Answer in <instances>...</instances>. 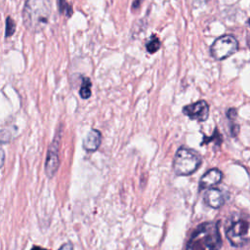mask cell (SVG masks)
Here are the masks:
<instances>
[{
    "label": "cell",
    "mask_w": 250,
    "mask_h": 250,
    "mask_svg": "<svg viewBox=\"0 0 250 250\" xmlns=\"http://www.w3.org/2000/svg\"><path fill=\"white\" fill-rule=\"evenodd\" d=\"M231 128H232V129H231L232 135H233V136H236V134L239 132V126H238V125H234V126H232Z\"/></svg>",
    "instance_id": "cell-18"
},
{
    "label": "cell",
    "mask_w": 250,
    "mask_h": 250,
    "mask_svg": "<svg viewBox=\"0 0 250 250\" xmlns=\"http://www.w3.org/2000/svg\"><path fill=\"white\" fill-rule=\"evenodd\" d=\"M91 86H92V82L91 80L88 78V77H84L83 78V81H82V84H81V88L79 90V94H80V97L82 99H89L91 97Z\"/></svg>",
    "instance_id": "cell-11"
},
{
    "label": "cell",
    "mask_w": 250,
    "mask_h": 250,
    "mask_svg": "<svg viewBox=\"0 0 250 250\" xmlns=\"http://www.w3.org/2000/svg\"><path fill=\"white\" fill-rule=\"evenodd\" d=\"M183 113L192 120L202 122L208 118L209 105L205 101L200 100L193 104L185 105L183 107Z\"/></svg>",
    "instance_id": "cell-6"
},
{
    "label": "cell",
    "mask_w": 250,
    "mask_h": 250,
    "mask_svg": "<svg viewBox=\"0 0 250 250\" xmlns=\"http://www.w3.org/2000/svg\"><path fill=\"white\" fill-rule=\"evenodd\" d=\"M196 2H198L199 4H205L206 2H208V0H195Z\"/></svg>",
    "instance_id": "cell-20"
},
{
    "label": "cell",
    "mask_w": 250,
    "mask_h": 250,
    "mask_svg": "<svg viewBox=\"0 0 250 250\" xmlns=\"http://www.w3.org/2000/svg\"><path fill=\"white\" fill-rule=\"evenodd\" d=\"M203 198L205 203L214 209H218L222 207L226 201V195L224 191H222L220 188H208L205 191Z\"/></svg>",
    "instance_id": "cell-8"
},
{
    "label": "cell",
    "mask_w": 250,
    "mask_h": 250,
    "mask_svg": "<svg viewBox=\"0 0 250 250\" xmlns=\"http://www.w3.org/2000/svg\"><path fill=\"white\" fill-rule=\"evenodd\" d=\"M226 235L231 245L235 247L250 242V217L244 215L233 220L228 227Z\"/></svg>",
    "instance_id": "cell-4"
},
{
    "label": "cell",
    "mask_w": 250,
    "mask_h": 250,
    "mask_svg": "<svg viewBox=\"0 0 250 250\" xmlns=\"http://www.w3.org/2000/svg\"><path fill=\"white\" fill-rule=\"evenodd\" d=\"M159 47H160V40H159V38L156 35L152 34L150 36V39L146 44V51L149 54H153V53H155L159 49Z\"/></svg>",
    "instance_id": "cell-12"
},
{
    "label": "cell",
    "mask_w": 250,
    "mask_h": 250,
    "mask_svg": "<svg viewBox=\"0 0 250 250\" xmlns=\"http://www.w3.org/2000/svg\"><path fill=\"white\" fill-rule=\"evenodd\" d=\"M143 2V0H135L134 1V3H133V5H132V8H134V9H138V7L141 5V3Z\"/></svg>",
    "instance_id": "cell-19"
},
{
    "label": "cell",
    "mask_w": 250,
    "mask_h": 250,
    "mask_svg": "<svg viewBox=\"0 0 250 250\" xmlns=\"http://www.w3.org/2000/svg\"><path fill=\"white\" fill-rule=\"evenodd\" d=\"M50 15V0H26L22 10V21L29 31L40 32L48 24Z\"/></svg>",
    "instance_id": "cell-2"
},
{
    "label": "cell",
    "mask_w": 250,
    "mask_h": 250,
    "mask_svg": "<svg viewBox=\"0 0 250 250\" xmlns=\"http://www.w3.org/2000/svg\"><path fill=\"white\" fill-rule=\"evenodd\" d=\"M59 140L60 137L54 138L53 143L50 145L46 162H45V173L49 178H52L58 171V168L60 166V160H59Z\"/></svg>",
    "instance_id": "cell-7"
},
{
    "label": "cell",
    "mask_w": 250,
    "mask_h": 250,
    "mask_svg": "<svg viewBox=\"0 0 250 250\" xmlns=\"http://www.w3.org/2000/svg\"><path fill=\"white\" fill-rule=\"evenodd\" d=\"M216 139H222V138H221V135L218 133V131H217V130H215L214 134H213L211 137H204V140L202 141L201 145L203 146V145L208 144L209 142H211V141H213V140H216Z\"/></svg>",
    "instance_id": "cell-15"
},
{
    "label": "cell",
    "mask_w": 250,
    "mask_h": 250,
    "mask_svg": "<svg viewBox=\"0 0 250 250\" xmlns=\"http://www.w3.org/2000/svg\"><path fill=\"white\" fill-rule=\"evenodd\" d=\"M227 116L229 118V119H233L236 117V110L235 108H229L228 111H227Z\"/></svg>",
    "instance_id": "cell-16"
},
{
    "label": "cell",
    "mask_w": 250,
    "mask_h": 250,
    "mask_svg": "<svg viewBox=\"0 0 250 250\" xmlns=\"http://www.w3.org/2000/svg\"><path fill=\"white\" fill-rule=\"evenodd\" d=\"M16 30V23L14 20L11 17H8L6 19V29H5V37H10L14 34Z\"/></svg>",
    "instance_id": "cell-14"
},
{
    "label": "cell",
    "mask_w": 250,
    "mask_h": 250,
    "mask_svg": "<svg viewBox=\"0 0 250 250\" xmlns=\"http://www.w3.org/2000/svg\"><path fill=\"white\" fill-rule=\"evenodd\" d=\"M102 143V134L97 129H91L83 140V147L86 151L93 152L97 150Z\"/></svg>",
    "instance_id": "cell-10"
},
{
    "label": "cell",
    "mask_w": 250,
    "mask_h": 250,
    "mask_svg": "<svg viewBox=\"0 0 250 250\" xmlns=\"http://www.w3.org/2000/svg\"><path fill=\"white\" fill-rule=\"evenodd\" d=\"M222 238L219 226L214 222L199 225L187 243V250H220Z\"/></svg>",
    "instance_id": "cell-1"
},
{
    "label": "cell",
    "mask_w": 250,
    "mask_h": 250,
    "mask_svg": "<svg viewBox=\"0 0 250 250\" xmlns=\"http://www.w3.org/2000/svg\"><path fill=\"white\" fill-rule=\"evenodd\" d=\"M201 165V156L193 149L180 147L174 157L173 170L179 176H188Z\"/></svg>",
    "instance_id": "cell-3"
},
{
    "label": "cell",
    "mask_w": 250,
    "mask_h": 250,
    "mask_svg": "<svg viewBox=\"0 0 250 250\" xmlns=\"http://www.w3.org/2000/svg\"><path fill=\"white\" fill-rule=\"evenodd\" d=\"M238 50V42L234 36L226 34L217 38L210 48L211 56L218 61L225 60Z\"/></svg>",
    "instance_id": "cell-5"
},
{
    "label": "cell",
    "mask_w": 250,
    "mask_h": 250,
    "mask_svg": "<svg viewBox=\"0 0 250 250\" xmlns=\"http://www.w3.org/2000/svg\"><path fill=\"white\" fill-rule=\"evenodd\" d=\"M58 7L61 14L69 18L72 15V7L66 0H58Z\"/></svg>",
    "instance_id": "cell-13"
},
{
    "label": "cell",
    "mask_w": 250,
    "mask_h": 250,
    "mask_svg": "<svg viewBox=\"0 0 250 250\" xmlns=\"http://www.w3.org/2000/svg\"><path fill=\"white\" fill-rule=\"evenodd\" d=\"M59 250H73V246L70 242H67V243H64L63 245H62Z\"/></svg>",
    "instance_id": "cell-17"
},
{
    "label": "cell",
    "mask_w": 250,
    "mask_h": 250,
    "mask_svg": "<svg viewBox=\"0 0 250 250\" xmlns=\"http://www.w3.org/2000/svg\"><path fill=\"white\" fill-rule=\"evenodd\" d=\"M223 179V173L217 169L213 168L208 170L200 179L199 181V188L200 189H205V188H210L213 186L219 184Z\"/></svg>",
    "instance_id": "cell-9"
}]
</instances>
